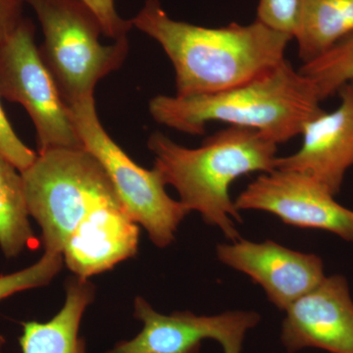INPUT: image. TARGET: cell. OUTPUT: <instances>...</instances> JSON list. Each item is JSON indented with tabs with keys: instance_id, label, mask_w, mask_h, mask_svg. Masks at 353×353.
<instances>
[{
	"instance_id": "cell-1",
	"label": "cell",
	"mask_w": 353,
	"mask_h": 353,
	"mask_svg": "<svg viewBox=\"0 0 353 353\" xmlns=\"http://www.w3.org/2000/svg\"><path fill=\"white\" fill-rule=\"evenodd\" d=\"M132 23L166 52L180 97L217 94L263 76L285 59L292 39L259 20L222 28L174 20L159 0H145Z\"/></svg>"
},
{
	"instance_id": "cell-2",
	"label": "cell",
	"mask_w": 353,
	"mask_h": 353,
	"mask_svg": "<svg viewBox=\"0 0 353 353\" xmlns=\"http://www.w3.org/2000/svg\"><path fill=\"white\" fill-rule=\"evenodd\" d=\"M278 145L264 132L236 126L216 132L196 148L178 145L161 132L148 141L153 168L165 185L176 190L190 212H199L231 241L241 238L236 223L243 221L230 194L231 185L241 176L276 169Z\"/></svg>"
},
{
	"instance_id": "cell-3",
	"label": "cell",
	"mask_w": 353,
	"mask_h": 353,
	"mask_svg": "<svg viewBox=\"0 0 353 353\" xmlns=\"http://www.w3.org/2000/svg\"><path fill=\"white\" fill-rule=\"evenodd\" d=\"M314 83L287 59L263 76L217 94L180 97L157 95L148 110L159 124L201 136L209 122L264 132L276 143L303 134L304 127L326 112Z\"/></svg>"
},
{
	"instance_id": "cell-4",
	"label": "cell",
	"mask_w": 353,
	"mask_h": 353,
	"mask_svg": "<svg viewBox=\"0 0 353 353\" xmlns=\"http://www.w3.org/2000/svg\"><path fill=\"white\" fill-rule=\"evenodd\" d=\"M25 2L41 23L39 54L65 104L70 108L94 97L97 83L124 64L128 38L102 44L101 22L83 0Z\"/></svg>"
},
{
	"instance_id": "cell-5",
	"label": "cell",
	"mask_w": 353,
	"mask_h": 353,
	"mask_svg": "<svg viewBox=\"0 0 353 353\" xmlns=\"http://www.w3.org/2000/svg\"><path fill=\"white\" fill-rule=\"evenodd\" d=\"M21 174L30 217L41 227L46 252L62 254L70 236L90 213L119 199L102 165L85 148L38 153Z\"/></svg>"
},
{
	"instance_id": "cell-6",
	"label": "cell",
	"mask_w": 353,
	"mask_h": 353,
	"mask_svg": "<svg viewBox=\"0 0 353 353\" xmlns=\"http://www.w3.org/2000/svg\"><path fill=\"white\" fill-rule=\"evenodd\" d=\"M69 109L83 148L108 173L128 215L145 230L153 245L160 248L172 245L190 211L167 194L157 169L139 166L111 139L99 121L94 97Z\"/></svg>"
},
{
	"instance_id": "cell-7",
	"label": "cell",
	"mask_w": 353,
	"mask_h": 353,
	"mask_svg": "<svg viewBox=\"0 0 353 353\" xmlns=\"http://www.w3.org/2000/svg\"><path fill=\"white\" fill-rule=\"evenodd\" d=\"M36 26L25 18L0 48V97L19 103L37 134L38 153L59 148H83L68 106L34 43Z\"/></svg>"
},
{
	"instance_id": "cell-8",
	"label": "cell",
	"mask_w": 353,
	"mask_h": 353,
	"mask_svg": "<svg viewBox=\"0 0 353 353\" xmlns=\"http://www.w3.org/2000/svg\"><path fill=\"white\" fill-rule=\"evenodd\" d=\"M134 317L143 323L141 331L102 353H201L205 340L218 341L224 353H241L246 334L261 320L259 313L243 310L216 315L190 311L162 314L141 296L134 299Z\"/></svg>"
},
{
	"instance_id": "cell-9",
	"label": "cell",
	"mask_w": 353,
	"mask_h": 353,
	"mask_svg": "<svg viewBox=\"0 0 353 353\" xmlns=\"http://www.w3.org/2000/svg\"><path fill=\"white\" fill-rule=\"evenodd\" d=\"M234 204L239 211H264L290 226L323 230L353 243V211L301 172L276 168L260 174Z\"/></svg>"
},
{
	"instance_id": "cell-10",
	"label": "cell",
	"mask_w": 353,
	"mask_h": 353,
	"mask_svg": "<svg viewBox=\"0 0 353 353\" xmlns=\"http://www.w3.org/2000/svg\"><path fill=\"white\" fill-rule=\"evenodd\" d=\"M216 254L223 264L241 272L263 289L267 299L285 310L326 277L321 257L296 252L273 241L245 240L219 243Z\"/></svg>"
},
{
	"instance_id": "cell-11",
	"label": "cell",
	"mask_w": 353,
	"mask_h": 353,
	"mask_svg": "<svg viewBox=\"0 0 353 353\" xmlns=\"http://www.w3.org/2000/svg\"><path fill=\"white\" fill-rule=\"evenodd\" d=\"M285 312L281 341L288 352L353 353V301L345 276H326Z\"/></svg>"
},
{
	"instance_id": "cell-12",
	"label": "cell",
	"mask_w": 353,
	"mask_h": 353,
	"mask_svg": "<svg viewBox=\"0 0 353 353\" xmlns=\"http://www.w3.org/2000/svg\"><path fill=\"white\" fill-rule=\"evenodd\" d=\"M338 94L340 106L309 122L301 148L276 161V168L306 174L334 196L353 166V81L341 85Z\"/></svg>"
},
{
	"instance_id": "cell-13",
	"label": "cell",
	"mask_w": 353,
	"mask_h": 353,
	"mask_svg": "<svg viewBox=\"0 0 353 353\" xmlns=\"http://www.w3.org/2000/svg\"><path fill=\"white\" fill-rule=\"evenodd\" d=\"M139 225L128 215L120 199L101 204L76 228L62 252L73 275L90 279L134 257Z\"/></svg>"
},
{
	"instance_id": "cell-14",
	"label": "cell",
	"mask_w": 353,
	"mask_h": 353,
	"mask_svg": "<svg viewBox=\"0 0 353 353\" xmlns=\"http://www.w3.org/2000/svg\"><path fill=\"white\" fill-rule=\"evenodd\" d=\"M65 292L63 306L50 321L22 323V353H88L80 327L85 310L94 303V285L90 279L74 275L65 282Z\"/></svg>"
},
{
	"instance_id": "cell-15",
	"label": "cell",
	"mask_w": 353,
	"mask_h": 353,
	"mask_svg": "<svg viewBox=\"0 0 353 353\" xmlns=\"http://www.w3.org/2000/svg\"><path fill=\"white\" fill-rule=\"evenodd\" d=\"M353 32V0H301L294 39L303 64L312 61Z\"/></svg>"
},
{
	"instance_id": "cell-16",
	"label": "cell",
	"mask_w": 353,
	"mask_h": 353,
	"mask_svg": "<svg viewBox=\"0 0 353 353\" xmlns=\"http://www.w3.org/2000/svg\"><path fill=\"white\" fill-rule=\"evenodd\" d=\"M34 241L22 174L0 155V250L15 259Z\"/></svg>"
},
{
	"instance_id": "cell-17",
	"label": "cell",
	"mask_w": 353,
	"mask_h": 353,
	"mask_svg": "<svg viewBox=\"0 0 353 353\" xmlns=\"http://www.w3.org/2000/svg\"><path fill=\"white\" fill-rule=\"evenodd\" d=\"M299 72L314 83L322 101L338 92L353 81V32L321 57L301 65Z\"/></svg>"
},
{
	"instance_id": "cell-18",
	"label": "cell",
	"mask_w": 353,
	"mask_h": 353,
	"mask_svg": "<svg viewBox=\"0 0 353 353\" xmlns=\"http://www.w3.org/2000/svg\"><path fill=\"white\" fill-rule=\"evenodd\" d=\"M63 265L62 254L44 252L41 259L31 266L0 276V301L17 292L50 285Z\"/></svg>"
},
{
	"instance_id": "cell-19",
	"label": "cell",
	"mask_w": 353,
	"mask_h": 353,
	"mask_svg": "<svg viewBox=\"0 0 353 353\" xmlns=\"http://www.w3.org/2000/svg\"><path fill=\"white\" fill-rule=\"evenodd\" d=\"M301 4V0H259L256 20L294 39Z\"/></svg>"
},
{
	"instance_id": "cell-20",
	"label": "cell",
	"mask_w": 353,
	"mask_h": 353,
	"mask_svg": "<svg viewBox=\"0 0 353 353\" xmlns=\"http://www.w3.org/2000/svg\"><path fill=\"white\" fill-rule=\"evenodd\" d=\"M0 155L8 160L20 172L26 170L38 157L29 146L25 145L14 131L0 102Z\"/></svg>"
},
{
	"instance_id": "cell-21",
	"label": "cell",
	"mask_w": 353,
	"mask_h": 353,
	"mask_svg": "<svg viewBox=\"0 0 353 353\" xmlns=\"http://www.w3.org/2000/svg\"><path fill=\"white\" fill-rule=\"evenodd\" d=\"M99 18L106 38L117 41L127 38L131 31L132 20L123 19L115 8L114 0H83Z\"/></svg>"
},
{
	"instance_id": "cell-22",
	"label": "cell",
	"mask_w": 353,
	"mask_h": 353,
	"mask_svg": "<svg viewBox=\"0 0 353 353\" xmlns=\"http://www.w3.org/2000/svg\"><path fill=\"white\" fill-rule=\"evenodd\" d=\"M25 0H0V48L25 20Z\"/></svg>"
},
{
	"instance_id": "cell-23",
	"label": "cell",
	"mask_w": 353,
	"mask_h": 353,
	"mask_svg": "<svg viewBox=\"0 0 353 353\" xmlns=\"http://www.w3.org/2000/svg\"><path fill=\"white\" fill-rule=\"evenodd\" d=\"M6 340L2 334H0V353H3L4 345H6Z\"/></svg>"
}]
</instances>
